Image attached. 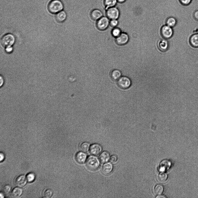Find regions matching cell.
I'll return each instance as SVG.
<instances>
[{
    "label": "cell",
    "instance_id": "ac0fdd59",
    "mask_svg": "<svg viewBox=\"0 0 198 198\" xmlns=\"http://www.w3.org/2000/svg\"><path fill=\"white\" fill-rule=\"evenodd\" d=\"M99 159L101 163H105L107 162L110 159V155L109 153L106 151L103 152L100 155Z\"/></svg>",
    "mask_w": 198,
    "mask_h": 198
},
{
    "label": "cell",
    "instance_id": "d4e9b609",
    "mask_svg": "<svg viewBox=\"0 0 198 198\" xmlns=\"http://www.w3.org/2000/svg\"><path fill=\"white\" fill-rule=\"evenodd\" d=\"M90 144L87 142L83 143L81 145L80 148L81 150L83 152L88 151L90 148Z\"/></svg>",
    "mask_w": 198,
    "mask_h": 198
},
{
    "label": "cell",
    "instance_id": "44dd1931",
    "mask_svg": "<svg viewBox=\"0 0 198 198\" xmlns=\"http://www.w3.org/2000/svg\"><path fill=\"white\" fill-rule=\"evenodd\" d=\"M22 192L23 190L21 188L19 187H17L13 189L11 194L13 197H17L21 195Z\"/></svg>",
    "mask_w": 198,
    "mask_h": 198
},
{
    "label": "cell",
    "instance_id": "7402d4cb",
    "mask_svg": "<svg viewBox=\"0 0 198 198\" xmlns=\"http://www.w3.org/2000/svg\"><path fill=\"white\" fill-rule=\"evenodd\" d=\"M163 186L160 184L156 185L154 189V192L155 194L157 195H161L164 191Z\"/></svg>",
    "mask_w": 198,
    "mask_h": 198
},
{
    "label": "cell",
    "instance_id": "4fadbf2b",
    "mask_svg": "<svg viewBox=\"0 0 198 198\" xmlns=\"http://www.w3.org/2000/svg\"><path fill=\"white\" fill-rule=\"evenodd\" d=\"M67 17V13L64 10H62L57 13L55 16L56 20L59 23H61L65 21Z\"/></svg>",
    "mask_w": 198,
    "mask_h": 198
},
{
    "label": "cell",
    "instance_id": "30bf717a",
    "mask_svg": "<svg viewBox=\"0 0 198 198\" xmlns=\"http://www.w3.org/2000/svg\"><path fill=\"white\" fill-rule=\"evenodd\" d=\"M103 16L102 12L98 9H95L90 13V17L92 20L97 21Z\"/></svg>",
    "mask_w": 198,
    "mask_h": 198
},
{
    "label": "cell",
    "instance_id": "9a60e30c",
    "mask_svg": "<svg viewBox=\"0 0 198 198\" xmlns=\"http://www.w3.org/2000/svg\"><path fill=\"white\" fill-rule=\"evenodd\" d=\"M87 158V155L83 152H79L76 154L75 159L80 164L84 163Z\"/></svg>",
    "mask_w": 198,
    "mask_h": 198
},
{
    "label": "cell",
    "instance_id": "d6a6232c",
    "mask_svg": "<svg viewBox=\"0 0 198 198\" xmlns=\"http://www.w3.org/2000/svg\"><path fill=\"white\" fill-rule=\"evenodd\" d=\"M12 48L11 46L8 47L6 48V51L10 53L12 51Z\"/></svg>",
    "mask_w": 198,
    "mask_h": 198
},
{
    "label": "cell",
    "instance_id": "83f0119b",
    "mask_svg": "<svg viewBox=\"0 0 198 198\" xmlns=\"http://www.w3.org/2000/svg\"><path fill=\"white\" fill-rule=\"evenodd\" d=\"M52 193L53 192L52 190L50 189H47L44 193V197L46 198H50L52 195Z\"/></svg>",
    "mask_w": 198,
    "mask_h": 198
},
{
    "label": "cell",
    "instance_id": "f1b7e54d",
    "mask_svg": "<svg viewBox=\"0 0 198 198\" xmlns=\"http://www.w3.org/2000/svg\"><path fill=\"white\" fill-rule=\"evenodd\" d=\"M119 21L118 19H111L110 22V25L113 28L116 27L118 25Z\"/></svg>",
    "mask_w": 198,
    "mask_h": 198
},
{
    "label": "cell",
    "instance_id": "9c48e42d",
    "mask_svg": "<svg viewBox=\"0 0 198 198\" xmlns=\"http://www.w3.org/2000/svg\"><path fill=\"white\" fill-rule=\"evenodd\" d=\"M157 45L159 49L162 52H165L168 50L169 46V43L167 39L164 38L162 36L159 39Z\"/></svg>",
    "mask_w": 198,
    "mask_h": 198
},
{
    "label": "cell",
    "instance_id": "5b68a950",
    "mask_svg": "<svg viewBox=\"0 0 198 198\" xmlns=\"http://www.w3.org/2000/svg\"><path fill=\"white\" fill-rule=\"evenodd\" d=\"M15 41L14 36L12 34H9L3 36L1 43L3 46L6 48L11 46L14 43Z\"/></svg>",
    "mask_w": 198,
    "mask_h": 198
},
{
    "label": "cell",
    "instance_id": "8fae6325",
    "mask_svg": "<svg viewBox=\"0 0 198 198\" xmlns=\"http://www.w3.org/2000/svg\"><path fill=\"white\" fill-rule=\"evenodd\" d=\"M102 150V147L99 144L95 143L92 145L90 148V153L94 155H99Z\"/></svg>",
    "mask_w": 198,
    "mask_h": 198
},
{
    "label": "cell",
    "instance_id": "8d00e7d4",
    "mask_svg": "<svg viewBox=\"0 0 198 198\" xmlns=\"http://www.w3.org/2000/svg\"><path fill=\"white\" fill-rule=\"evenodd\" d=\"M126 0H117V2L120 3H123L126 1Z\"/></svg>",
    "mask_w": 198,
    "mask_h": 198
},
{
    "label": "cell",
    "instance_id": "484cf974",
    "mask_svg": "<svg viewBox=\"0 0 198 198\" xmlns=\"http://www.w3.org/2000/svg\"><path fill=\"white\" fill-rule=\"evenodd\" d=\"M11 188V186L10 185H7L5 186L2 189L3 193L5 195H8L10 192Z\"/></svg>",
    "mask_w": 198,
    "mask_h": 198
},
{
    "label": "cell",
    "instance_id": "d6986e66",
    "mask_svg": "<svg viewBox=\"0 0 198 198\" xmlns=\"http://www.w3.org/2000/svg\"><path fill=\"white\" fill-rule=\"evenodd\" d=\"M117 3V0H104V3L106 11L110 8L115 6Z\"/></svg>",
    "mask_w": 198,
    "mask_h": 198
},
{
    "label": "cell",
    "instance_id": "7a4b0ae2",
    "mask_svg": "<svg viewBox=\"0 0 198 198\" xmlns=\"http://www.w3.org/2000/svg\"><path fill=\"white\" fill-rule=\"evenodd\" d=\"M86 165L88 168L90 170H95L99 167L100 162L96 157L93 156H90L87 159Z\"/></svg>",
    "mask_w": 198,
    "mask_h": 198
},
{
    "label": "cell",
    "instance_id": "52a82bcc",
    "mask_svg": "<svg viewBox=\"0 0 198 198\" xmlns=\"http://www.w3.org/2000/svg\"><path fill=\"white\" fill-rule=\"evenodd\" d=\"M160 33L162 37L164 38L168 39L173 36V30L172 28L165 24L161 27L160 30Z\"/></svg>",
    "mask_w": 198,
    "mask_h": 198
},
{
    "label": "cell",
    "instance_id": "cb8c5ba5",
    "mask_svg": "<svg viewBox=\"0 0 198 198\" xmlns=\"http://www.w3.org/2000/svg\"><path fill=\"white\" fill-rule=\"evenodd\" d=\"M121 32V29L117 27L114 28L111 31L112 35L115 38L119 36Z\"/></svg>",
    "mask_w": 198,
    "mask_h": 198
},
{
    "label": "cell",
    "instance_id": "277c9868",
    "mask_svg": "<svg viewBox=\"0 0 198 198\" xmlns=\"http://www.w3.org/2000/svg\"><path fill=\"white\" fill-rule=\"evenodd\" d=\"M120 15V11L116 6L110 8L106 12V16L110 20L112 19H118Z\"/></svg>",
    "mask_w": 198,
    "mask_h": 198
},
{
    "label": "cell",
    "instance_id": "603a6c76",
    "mask_svg": "<svg viewBox=\"0 0 198 198\" xmlns=\"http://www.w3.org/2000/svg\"><path fill=\"white\" fill-rule=\"evenodd\" d=\"M168 175L165 172H161L158 176L157 179L158 181L161 183L165 182L167 180Z\"/></svg>",
    "mask_w": 198,
    "mask_h": 198
},
{
    "label": "cell",
    "instance_id": "4dcf8cb0",
    "mask_svg": "<svg viewBox=\"0 0 198 198\" xmlns=\"http://www.w3.org/2000/svg\"><path fill=\"white\" fill-rule=\"evenodd\" d=\"M117 160V156L115 155H112L110 158V161L113 163H115Z\"/></svg>",
    "mask_w": 198,
    "mask_h": 198
},
{
    "label": "cell",
    "instance_id": "5bb4252c",
    "mask_svg": "<svg viewBox=\"0 0 198 198\" xmlns=\"http://www.w3.org/2000/svg\"><path fill=\"white\" fill-rule=\"evenodd\" d=\"M113 169V166L110 162L106 163L103 166L102 171L103 173L105 175L109 174L112 172Z\"/></svg>",
    "mask_w": 198,
    "mask_h": 198
},
{
    "label": "cell",
    "instance_id": "1f68e13d",
    "mask_svg": "<svg viewBox=\"0 0 198 198\" xmlns=\"http://www.w3.org/2000/svg\"><path fill=\"white\" fill-rule=\"evenodd\" d=\"M193 17L195 19L198 21V10H196L194 12Z\"/></svg>",
    "mask_w": 198,
    "mask_h": 198
},
{
    "label": "cell",
    "instance_id": "836d02e7",
    "mask_svg": "<svg viewBox=\"0 0 198 198\" xmlns=\"http://www.w3.org/2000/svg\"><path fill=\"white\" fill-rule=\"evenodd\" d=\"M4 83V80L3 79L1 76H0V86H2Z\"/></svg>",
    "mask_w": 198,
    "mask_h": 198
},
{
    "label": "cell",
    "instance_id": "e0dca14e",
    "mask_svg": "<svg viewBox=\"0 0 198 198\" xmlns=\"http://www.w3.org/2000/svg\"><path fill=\"white\" fill-rule=\"evenodd\" d=\"M121 72L118 69H114L112 70L110 73V77L114 80H118L121 77Z\"/></svg>",
    "mask_w": 198,
    "mask_h": 198
},
{
    "label": "cell",
    "instance_id": "4316f807",
    "mask_svg": "<svg viewBox=\"0 0 198 198\" xmlns=\"http://www.w3.org/2000/svg\"><path fill=\"white\" fill-rule=\"evenodd\" d=\"M26 178L27 180L29 182L33 181L35 178V176L34 174L33 173H28L26 176Z\"/></svg>",
    "mask_w": 198,
    "mask_h": 198
},
{
    "label": "cell",
    "instance_id": "8992f818",
    "mask_svg": "<svg viewBox=\"0 0 198 198\" xmlns=\"http://www.w3.org/2000/svg\"><path fill=\"white\" fill-rule=\"evenodd\" d=\"M117 84L120 88L125 89L129 88L132 82L131 79L126 76L121 77L117 81Z\"/></svg>",
    "mask_w": 198,
    "mask_h": 198
},
{
    "label": "cell",
    "instance_id": "7c38bea8",
    "mask_svg": "<svg viewBox=\"0 0 198 198\" xmlns=\"http://www.w3.org/2000/svg\"><path fill=\"white\" fill-rule=\"evenodd\" d=\"M27 181L25 175H21L16 178L14 182L16 186L19 187H22L26 185Z\"/></svg>",
    "mask_w": 198,
    "mask_h": 198
},
{
    "label": "cell",
    "instance_id": "3957f363",
    "mask_svg": "<svg viewBox=\"0 0 198 198\" xmlns=\"http://www.w3.org/2000/svg\"><path fill=\"white\" fill-rule=\"evenodd\" d=\"M110 20L106 16H103L97 21L96 26L100 30H106L110 25Z\"/></svg>",
    "mask_w": 198,
    "mask_h": 198
},
{
    "label": "cell",
    "instance_id": "e575fe53",
    "mask_svg": "<svg viewBox=\"0 0 198 198\" xmlns=\"http://www.w3.org/2000/svg\"><path fill=\"white\" fill-rule=\"evenodd\" d=\"M4 158V155L2 153H0V161H1L3 160Z\"/></svg>",
    "mask_w": 198,
    "mask_h": 198
},
{
    "label": "cell",
    "instance_id": "ba28073f",
    "mask_svg": "<svg viewBox=\"0 0 198 198\" xmlns=\"http://www.w3.org/2000/svg\"><path fill=\"white\" fill-rule=\"evenodd\" d=\"M129 37L127 33L121 32L120 34L116 38L115 41L119 46H123L126 44L129 41Z\"/></svg>",
    "mask_w": 198,
    "mask_h": 198
},
{
    "label": "cell",
    "instance_id": "d590c367",
    "mask_svg": "<svg viewBox=\"0 0 198 198\" xmlns=\"http://www.w3.org/2000/svg\"><path fill=\"white\" fill-rule=\"evenodd\" d=\"M166 197L165 196L162 195H158L157 197H156V198H166Z\"/></svg>",
    "mask_w": 198,
    "mask_h": 198
},
{
    "label": "cell",
    "instance_id": "ffe728a7",
    "mask_svg": "<svg viewBox=\"0 0 198 198\" xmlns=\"http://www.w3.org/2000/svg\"><path fill=\"white\" fill-rule=\"evenodd\" d=\"M177 23V21L176 18L173 17H170L167 19L166 24L172 28L176 25Z\"/></svg>",
    "mask_w": 198,
    "mask_h": 198
},
{
    "label": "cell",
    "instance_id": "6da1fadb",
    "mask_svg": "<svg viewBox=\"0 0 198 198\" xmlns=\"http://www.w3.org/2000/svg\"><path fill=\"white\" fill-rule=\"evenodd\" d=\"M64 8V4L60 0H52L48 6L49 11L52 14L57 13L63 10Z\"/></svg>",
    "mask_w": 198,
    "mask_h": 198
},
{
    "label": "cell",
    "instance_id": "2e32d148",
    "mask_svg": "<svg viewBox=\"0 0 198 198\" xmlns=\"http://www.w3.org/2000/svg\"><path fill=\"white\" fill-rule=\"evenodd\" d=\"M189 43L193 47H198V33L192 35L189 39Z\"/></svg>",
    "mask_w": 198,
    "mask_h": 198
},
{
    "label": "cell",
    "instance_id": "f546056e",
    "mask_svg": "<svg viewBox=\"0 0 198 198\" xmlns=\"http://www.w3.org/2000/svg\"><path fill=\"white\" fill-rule=\"evenodd\" d=\"M181 3L183 5H188L191 2L192 0H179Z\"/></svg>",
    "mask_w": 198,
    "mask_h": 198
}]
</instances>
